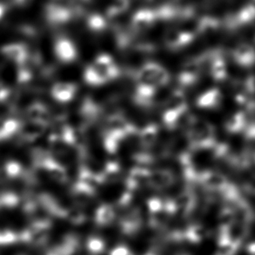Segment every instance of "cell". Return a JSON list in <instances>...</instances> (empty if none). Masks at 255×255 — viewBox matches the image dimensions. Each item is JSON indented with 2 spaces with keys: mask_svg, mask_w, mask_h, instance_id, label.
Here are the masks:
<instances>
[{
  "mask_svg": "<svg viewBox=\"0 0 255 255\" xmlns=\"http://www.w3.org/2000/svg\"><path fill=\"white\" fill-rule=\"evenodd\" d=\"M159 21L156 9H141L132 17L131 24L135 32H145Z\"/></svg>",
  "mask_w": 255,
  "mask_h": 255,
  "instance_id": "obj_8",
  "label": "cell"
},
{
  "mask_svg": "<svg viewBox=\"0 0 255 255\" xmlns=\"http://www.w3.org/2000/svg\"><path fill=\"white\" fill-rule=\"evenodd\" d=\"M47 16L49 17L51 21L60 23L65 21L68 18V12L59 6L51 5L48 8Z\"/></svg>",
  "mask_w": 255,
  "mask_h": 255,
  "instance_id": "obj_14",
  "label": "cell"
},
{
  "mask_svg": "<svg viewBox=\"0 0 255 255\" xmlns=\"http://www.w3.org/2000/svg\"><path fill=\"white\" fill-rule=\"evenodd\" d=\"M2 55L11 62L22 65L27 60V48L19 43L8 44L1 48Z\"/></svg>",
  "mask_w": 255,
  "mask_h": 255,
  "instance_id": "obj_10",
  "label": "cell"
},
{
  "mask_svg": "<svg viewBox=\"0 0 255 255\" xmlns=\"http://www.w3.org/2000/svg\"><path fill=\"white\" fill-rule=\"evenodd\" d=\"M204 69L205 62L203 60L202 54L191 57L186 60L177 75L178 88L189 89L197 85L200 81Z\"/></svg>",
  "mask_w": 255,
  "mask_h": 255,
  "instance_id": "obj_2",
  "label": "cell"
},
{
  "mask_svg": "<svg viewBox=\"0 0 255 255\" xmlns=\"http://www.w3.org/2000/svg\"><path fill=\"white\" fill-rule=\"evenodd\" d=\"M77 93V86L71 82H58L53 86L51 94L53 99L60 103H68L74 99Z\"/></svg>",
  "mask_w": 255,
  "mask_h": 255,
  "instance_id": "obj_11",
  "label": "cell"
},
{
  "mask_svg": "<svg viewBox=\"0 0 255 255\" xmlns=\"http://www.w3.org/2000/svg\"><path fill=\"white\" fill-rule=\"evenodd\" d=\"M255 22V4L250 2L243 5L236 12L227 16L222 21V26L229 32H234L252 25Z\"/></svg>",
  "mask_w": 255,
  "mask_h": 255,
  "instance_id": "obj_4",
  "label": "cell"
},
{
  "mask_svg": "<svg viewBox=\"0 0 255 255\" xmlns=\"http://www.w3.org/2000/svg\"><path fill=\"white\" fill-rule=\"evenodd\" d=\"M138 85L148 86L155 89L163 88L169 84L170 75L166 68L156 62H147L139 68L135 74Z\"/></svg>",
  "mask_w": 255,
  "mask_h": 255,
  "instance_id": "obj_1",
  "label": "cell"
},
{
  "mask_svg": "<svg viewBox=\"0 0 255 255\" xmlns=\"http://www.w3.org/2000/svg\"><path fill=\"white\" fill-rule=\"evenodd\" d=\"M54 53L57 58L64 63H70L77 58L76 46L67 38L57 39L54 44Z\"/></svg>",
  "mask_w": 255,
  "mask_h": 255,
  "instance_id": "obj_9",
  "label": "cell"
},
{
  "mask_svg": "<svg viewBox=\"0 0 255 255\" xmlns=\"http://www.w3.org/2000/svg\"><path fill=\"white\" fill-rule=\"evenodd\" d=\"M230 56L234 63L242 68L255 66V48L248 43H241L231 50Z\"/></svg>",
  "mask_w": 255,
  "mask_h": 255,
  "instance_id": "obj_7",
  "label": "cell"
},
{
  "mask_svg": "<svg viewBox=\"0 0 255 255\" xmlns=\"http://www.w3.org/2000/svg\"><path fill=\"white\" fill-rule=\"evenodd\" d=\"M90 66L103 81V84L117 78L119 73L113 58L108 54H101Z\"/></svg>",
  "mask_w": 255,
  "mask_h": 255,
  "instance_id": "obj_6",
  "label": "cell"
},
{
  "mask_svg": "<svg viewBox=\"0 0 255 255\" xmlns=\"http://www.w3.org/2000/svg\"><path fill=\"white\" fill-rule=\"evenodd\" d=\"M222 27V21L213 16H204L199 18L196 23V35H208L216 32Z\"/></svg>",
  "mask_w": 255,
  "mask_h": 255,
  "instance_id": "obj_12",
  "label": "cell"
},
{
  "mask_svg": "<svg viewBox=\"0 0 255 255\" xmlns=\"http://www.w3.org/2000/svg\"><path fill=\"white\" fill-rule=\"evenodd\" d=\"M4 13H5V6L3 4H0V19L4 17Z\"/></svg>",
  "mask_w": 255,
  "mask_h": 255,
  "instance_id": "obj_17",
  "label": "cell"
},
{
  "mask_svg": "<svg viewBox=\"0 0 255 255\" xmlns=\"http://www.w3.org/2000/svg\"><path fill=\"white\" fill-rule=\"evenodd\" d=\"M196 37L193 31L169 29L163 35V43L170 52H178L192 44Z\"/></svg>",
  "mask_w": 255,
  "mask_h": 255,
  "instance_id": "obj_5",
  "label": "cell"
},
{
  "mask_svg": "<svg viewBox=\"0 0 255 255\" xmlns=\"http://www.w3.org/2000/svg\"><path fill=\"white\" fill-rule=\"evenodd\" d=\"M221 100V92L216 87L207 89L199 96L198 103L202 106H209L219 103Z\"/></svg>",
  "mask_w": 255,
  "mask_h": 255,
  "instance_id": "obj_13",
  "label": "cell"
},
{
  "mask_svg": "<svg viewBox=\"0 0 255 255\" xmlns=\"http://www.w3.org/2000/svg\"><path fill=\"white\" fill-rule=\"evenodd\" d=\"M203 53L211 77L217 82H225L228 78V70L223 49L213 48Z\"/></svg>",
  "mask_w": 255,
  "mask_h": 255,
  "instance_id": "obj_3",
  "label": "cell"
},
{
  "mask_svg": "<svg viewBox=\"0 0 255 255\" xmlns=\"http://www.w3.org/2000/svg\"><path fill=\"white\" fill-rule=\"evenodd\" d=\"M129 5V0H115L113 4L110 5V15L120 14L122 12L126 11Z\"/></svg>",
  "mask_w": 255,
  "mask_h": 255,
  "instance_id": "obj_15",
  "label": "cell"
},
{
  "mask_svg": "<svg viewBox=\"0 0 255 255\" xmlns=\"http://www.w3.org/2000/svg\"><path fill=\"white\" fill-rule=\"evenodd\" d=\"M89 28L91 29L92 31H102L103 29L105 28L106 25V22L105 19L102 16L100 15H93L90 18H89V22H88Z\"/></svg>",
  "mask_w": 255,
  "mask_h": 255,
  "instance_id": "obj_16",
  "label": "cell"
}]
</instances>
